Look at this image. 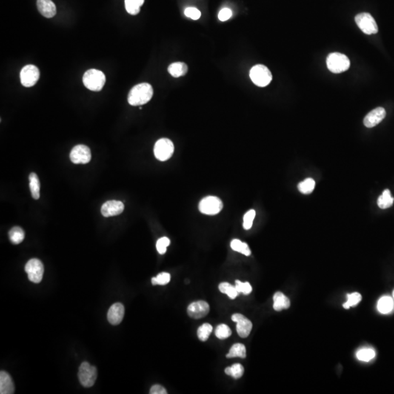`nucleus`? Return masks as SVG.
<instances>
[{"label":"nucleus","mask_w":394,"mask_h":394,"mask_svg":"<svg viewBox=\"0 0 394 394\" xmlns=\"http://www.w3.org/2000/svg\"><path fill=\"white\" fill-rule=\"evenodd\" d=\"M153 89L151 85L143 83L134 86L128 96V101L132 106L143 105L151 99Z\"/></svg>","instance_id":"nucleus-1"},{"label":"nucleus","mask_w":394,"mask_h":394,"mask_svg":"<svg viewBox=\"0 0 394 394\" xmlns=\"http://www.w3.org/2000/svg\"><path fill=\"white\" fill-rule=\"evenodd\" d=\"M83 82L89 90L99 92L105 84V75L101 71L91 69L85 72Z\"/></svg>","instance_id":"nucleus-2"},{"label":"nucleus","mask_w":394,"mask_h":394,"mask_svg":"<svg viewBox=\"0 0 394 394\" xmlns=\"http://www.w3.org/2000/svg\"><path fill=\"white\" fill-rule=\"evenodd\" d=\"M328 69L333 73H341L350 68V61L347 56L343 53H332L326 59Z\"/></svg>","instance_id":"nucleus-3"},{"label":"nucleus","mask_w":394,"mask_h":394,"mask_svg":"<svg viewBox=\"0 0 394 394\" xmlns=\"http://www.w3.org/2000/svg\"><path fill=\"white\" fill-rule=\"evenodd\" d=\"M250 77L253 84L259 87H265L270 84L272 80L270 70L262 64H257L252 67Z\"/></svg>","instance_id":"nucleus-4"},{"label":"nucleus","mask_w":394,"mask_h":394,"mask_svg":"<svg viewBox=\"0 0 394 394\" xmlns=\"http://www.w3.org/2000/svg\"><path fill=\"white\" fill-rule=\"evenodd\" d=\"M80 383L85 388H91L95 385L98 378V370L95 366L90 365L89 363L83 362L80 366L78 372Z\"/></svg>","instance_id":"nucleus-5"},{"label":"nucleus","mask_w":394,"mask_h":394,"mask_svg":"<svg viewBox=\"0 0 394 394\" xmlns=\"http://www.w3.org/2000/svg\"><path fill=\"white\" fill-rule=\"evenodd\" d=\"M355 21L358 28L366 35H370L378 33V24L375 18L369 13H359L355 16Z\"/></svg>","instance_id":"nucleus-6"},{"label":"nucleus","mask_w":394,"mask_h":394,"mask_svg":"<svg viewBox=\"0 0 394 394\" xmlns=\"http://www.w3.org/2000/svg\"><path fill=\"white\" fill-rule=\"evenodd\" d=\"M223 208V202L216 197L209 196L201 200L198 209L201 213L213 215L219 213Z\"/></svg>","instance_id":"nucleus-7"},{"label":"nucleus","mask_w":394,"mask_h":394,"mask_svg":"<svg viewBox=\"0 0 394 394\" xmlns=\"http://www.w3.org/2000/svg\"><path fill=\"white\" fill-rule=\"evenodd\" d=\"M173 143L167 138L158 140L154 146V155L157 159L165 161L169 159L174 153Z\"/></svg>","instance_id":"nucleus-8"},{"label":"nucleus","mask_w":394,"mask_h":394,"mask_svg":"<svg viewBox=\"0 0 394 394\" xmlns=\"http://www.w3.org/2000/svg\"><path fill=\"white\" fill-rule=\"evenodd\" d=\"M25 271L28 275L29 281L34 283H41L44 274V266L42 261L38 258L29 260L25 266Z\"/></svg>","instance_id":"nucleus-9"},{"label":"nucleus","mask_w":394,"mask_h":394,"mask_svg":"<svg viewBox=\"0 0 394 394\" xmlns=\"http://www.w3.org/2000/svg\"><path fill=\"white\" fill-rule=\"evenodd\" d=\"M21 83L24 87L35 86L40 78V70L36 66L29 64L23 67L20 72Z\"/></svg>","instance_id":"nucleus-10"},{"label":"nucleus","mask_w":394,"mask_h":394,"mask_svg":"<svg viewBox=\"0 0 394 394\" xmlns=\"http://www.w3.org/2000/svg\"><path fill=\"white\" fill-rule=\"evenodd\" d=\"M70 160L74 164H88L92 159V153L89 147L84 145H78L71 150Z\"/></svg>","instance_id":"nucleus-11"},{"label":"nucleus","mask_w":394,"mask_h":394,"mask_svg":"<svg viewBox=\"0 0 394 394\" xmlns=\"http://www.w3.org/2000/svg\"><path fill=\"white\" fill-rule=\"evenodd\" d=\"M232 320L237 323V332L240 338H246L250 335L253 328V324L250 320L239 313L234 314Z\"/></svg>","instance_id":"nucleus-12"},{"label":"nucleus","mask_w":394,"mask_h":394,"mask_svg":"<svg viewBox=\"0 0 394 394\" xmlns=\"http://www.w3.org/2000/svg\"><path fill=\"white\" fill-rule=\"evenodd\" d=\"M191 318L199 319L204 318L210 312L209 304L204 301H197L189 304L187 310Z\"/></svg>","instance_id":"nucleus-13"},{"label":"nucleus","mask_w":394,"mask_h":394,"mask_svg":"<svg viewBox=\"0 0 394 394\" xmlns=\"http://www.w3.org/2000/svg\"><path fill=\"white\" fill-rule=\"evenodd\" d=\"M386 116V111L383 107H377L366 115L364 124L366 127L372 128L379 124Z\"/></svg>","instance_id":"nucleus-14"},{"label":"nucleus","mask_w":394,"mask_h":394,"mask_svg":"<svg viewBox=\"0 0 394 394\" xmlns=\"http://www.w3.org/2000/svg\"><path fill=\"white\" fill-rule=\"evenodd\" d=\"M124 210V203L116 200L107 201L101 206V212L103 216L112 217L120 215Z\"/></svg>","instance_id":"nucleus-15"},{"label":"nucleus","mask_w":394,"mask_h":394,"mask_svg":"<svg viewBox=\"0 0 394 394\" xmlns=\"http://www.w3.org/2000/svg\"><path fill=\"white\" fill-rule=\"evenodd\" d=\"M125 313V308L121 303H115L107 312V320L110 324L116 326L121 324Z\"/></svg>","instance_id":"nucleus-16"},{"label":"nucleus","mask_w":394,"mask_h":394,"mask_svg":"<svg viewBox=\"0 0 394 394\" xmlns=\"http://www.w3.org/2000/svg\"><path fill=\"white\" fill-rule=\"evenodd\" d=\"M37 6L40 13L46 18H53L56 14V7L52 0H38Z\"/></svg>","instance_id":"nucleus-17"},{"label":"nucleus","mask_w":394,"mask_h":394,"mask_svg":"<svg viewBox=\"0 0 394 394\" xmlns=\"http://www.w3.org/2000/svg\"><path fill=\"white\" fill-rule=\"evenodd\" d=\"M15 386L11 377L7 372L1 371L0 372V394H14Z\"/></svg>","instance_id":"nucleus-18"},{"label":"nucleus","mask_w":394,"mask_h":394,"mask_svg":"<svg viewBox=\"0 0 394 394\" xmlns=\"http://www.w3.org/2000/svg\"><path fill=\"white\" fill-rule=\"evenodd\" d=\"M378 310L383 315L392 313L394 311V300L389 296H383L378 300Z\"/></svg>","instance_id":"nucleus-19"},{"label":"nucleus","mask_w":394,"mask_h":394,"mask_svg":"<svg viewBox=\"0 0 394 394\" xmlns=\"http://www.w3.org/2000/svg\"><path fill=\"white\" fill-rule=\"evenodd\" d=\"M273 308L276 311H281L290 307L291 302L286 296L282 292H277L273 296Z\"/></svg>","instance_id":"nucleus-20"},{"label":"nucleus","mask_w":394,"mask_h":394,"mask_svg":"<svg viewBox=\"0 0 394 394\" xmlns=\"http://www.w3.org/2000/svg\"><path fill=\"white\" fill-rule=\"evenodd\" d=\"M168 72L174 78H179L187 73L188 66L183 62H175L169 66Z\"/></svg>","instance_id":"nucleus-21"},{"label":"nucleus","mask_w":394,"mask_h":394,"mask_svg":"<svg viewBox=\"0 0 394 394\" xmlns=\"http://www.w3.org/2000/svg\"><path fill=\"white\" fill-rule=\"evenodd\" d=\"M29 188L31 194L35 199L40 198V190H41V183L38 175L35 173H31L29 175Z\"/></svg>","instance_id":"nucleus-22"},{"label":"nucleus","mask_w":394,"mask_h":394,"mask_svg":"<svg viewBox=\"0 0 394 394\" xmlns=\"http://www.w3.org/2000/svg\"><path fill=\"white\" fill-rule=\"evenodd\" d=\"M394 198L392 196L390 191L386 189L383 191V195L378 199V204L380 208L387 209L394 204Z\"/></svg>","instance_id":"nucleus-23"},{"label":"nucleus","mask_w":394,"mask_h":394,"mask_svg":"<svg viewBox=\"0 0 394 394\" xmlns=\"http://www.w3.org/2000/svg\"><path fill=\"white\" fill-rule=\"evenodd\" d=\"M9 238L13 244L18 245L22 243L25 238V233L21 228L15 226L10 229L8 233Z\"/></svg>","instance_id":"nucleus-24"},{"label":"nucleus","mask_w":394,"mask_h":394,"mask_svg":"<svg viewBox=\"0 0 394 394\" xmlns=\"http://www.w3.org/2000/svg\"><path fill=\"white\" fill-rule=\"evenodd\" d=\"M230 246L232 250L238 252V253L243 254V255H246V256H249V255L251 254L250 249L249 248L247 243H243V242L240 241V240L235 239L232 240V241L231 242Z\"/></svg>","instance_id":"nucleus-25"},{"label":"nucleus","mask_w":394,"mask_h":394,"mask_svg":"<svg viewBox=\"0 0 394 394\" xmlns=\"http://www.w3.org/2000/svg\"><path fill=\"white\" fill-rule=\"evenodd\" d=\"M145 0H125L126 10L129 14L137 15L141 11V7Z\"/></svg>","instance_id":"nucleus-26"},{"label":"nucleus","mask_w":394,"mask_h":394,"mask_svg":"<svg viewBox=\"0 0 394 394\" xmlns=\"http://www.w3.org/2000/svg\"><path fill=\"white\" fill-rule=\"evenodd\" d=\"M218 289H219L221 293L225 294L231 299H235L240 295L235 286H232L230 283H226V282H224V283H221V284H219Z\"/></svg>","instance_id":"nucleus-27"},{"label":"nucleus","mask_w":394,"mask_h":394,"mask_svg":"<svg viewBox=\"0 0 394 394\" xmlns=\"http://www.w3.org/2000/svg\"><path fill=\"white\" fill-rule=\"evenodd\" d=\"M228 358H236V357H240V358H245L246 357V348L244 345L240 344V343H237L234 345L230 350H229V353L226 355Z\"/></svg>","instance_id":"nucleus-28"},{"label":"nucleus","mask_w":394,"mask_h":394,"mask_svg":"<svg viewBox=\"0 0 394 394\" xmlns=\"http://www.w3.org/2000/svg\"><path fill=\"white\" fill-rule=\"evenodd\" d=\"M315 187V182L312 178H307L302 182L298 183V189L304 195H310Z\"/></svg>","instance_id":"nucleus-29"},{"label":"nucleus","mask_w":394,"mask_h":394,"mask_svg":"<svg viewBox=\"0 0 394 394\" xmlns=\"http://www.w3.org/2000/svg\"><path fill=\"white\" fill-rule=\"evenodd\" d=\"M225 373L235 379H239L244 374V367L240 364H233L232 366L226 368Z\"/></svg>","instance_id":"nucleus-30"},{"label":"nucleus","mask_w":394,"mask_h":394,"mask_svg":"<svg viewBox=\"0 0 394 394\" xmlns=\"http://www.w3.org/2000/svg\"><path fill=\"white\" fill-rule=\"evenodd\" d=\"M356 357L359 361L368 362V361H371V360L375 358V351L374 349L369 348V347H364V348L361 349V350L357 352Z\"/></svg>","instance_id":"nucleus-31"},{"label":"nucleus","mask_w":394,"mask_h":394,"mask_svg":"<svg viewBox=\"0 0 394 394\" xmlns=\"http://www.w3.org/2000/svg\"><path fill=\"white\" fill-rule=\"evenodd\" d=\"M212 332V326L210 324H204L198 328L197 335L201 341L205 342L208 340Z\"/></svg>","instance_id":"nucleus-32"},{"label":"nucleus","mask_w":394,"mask_h":394,"mask_svg":"<svg viewBox=\"0 0 394 394\" xmlns=\"http://www.w3.org/2000/svg\"><path fill=\"white\" fill-rule=\"evenodd\" d=\"M347 300L345 304H343V307L345 309H349L351 307H355L358 305V303L362 299V296L359 293H352L351 295H347Z\"/></svg>","instance_id":"nucleus-33"},{"label":"nucleus","mask_w":394,"mask_h":394,"mask_svg":"<svg viewBox=\"0 0 394 394\" xmlns=\"http://www.w3.org/2000/svg\"><path fill=\"white\" fill-rule=\"evenodd\" d=\"M232 335L230 328L226 324H220L217 326L215 330V336L220 340H224Z\"/></svg>","instance_id":"nucleus-34"},{"label":"nucleus","mask_w":394,"mask_h":394,"mask_svg":"<svg viewBox=\"0 0 394 394\" xmlns=\"http://www.w3.org/2000/svg\"><path fill=\"white\" fill-rule=\"evenodd\" d=\"M170 279L171 276L169 273H167V272H161V273L158 274L155 278H152L151 283L153 286H157V285L165 286V285L168 284Z\"/></svg>","instance_id":"nucleus-35"},{"label":"nucleus","mask_w":394,"mask_h":394,"mask_svg":"<svg viewBox=\"0 0 394 394\" xmlns=\"http://www.w3.org/2000/svg\"><path fill=\"white\" fill-rule=\"evenodd\" d=\"M235 287H236L237 290L239 292V294H243L244 295H250L252 292V290H253L251 285L248 282L243 283V282L238 281V280L235 281Z\"/></svg>","instance_id":"nucleus-36"},{"label":"nucleus","mask_w":394,"mask_h":394,"mask_svg":"<svg viewBox=\"0 0 394 394\" xmlns=\"http://www.w3.org/2000/svg\"><path fill=\"white\" fill-rule=\"evenodd\" d=\"M255 217V211L254 210H249L246 212L243 218V227L246 230H249L251 229L253 226L254 218Z\"/></svg>","instance_id":"nucleus-37"},{"label":"nucleus","mask_w":394,"mask_h":394,"mask_svg":"<svg viewBox=\"0 0 394 394\" xmlns=\"http://www.w3.org/2000/svg\"><path fill=\"white\" fill-rule=\"evenodd\" d=\"M169 244H170V240L166 237L158 240L156 243V249L158 253L161 254V255L165 253L167 251V247H168Z\"/></svg>","instance_id":"nucleus-38"},{"label":"nucleus","mask_w":394,"mask_h":394,"mask_svg":"<svg viewBox=\"0 0 394 394\" xmlns=\"http://www.w3.org/2000/svg\"><path fill=\"white\" fill-rule=\"evenodd\" d=\"M184 13L186 17L193 20H198L201 17V12L196 7H187Z\"/></svg>","instance_id":"nucleus-39"},{"label":"nucleus","mask_w":394,"mask_h":394,"mask_svg":"<svg viewBox=\"0 0 394 394\" xmlns=\"http://www.w3.org/2000/svg\"><path fill=\"white\" fill-rule=\"evenodd\" d=\"M232 16V11L231 9L227 8H223L221 11L219 12L218 13V18H219L220 21H226L227 20H229L231 17Z\"/></svg>","instance_id":"nucleus-40"},{"label":"nucleus","mask_w":394,"mask_h":394,"mask_svg":"<svg viewBox=\"0 0 394 394\" xmlns=\"http://www.w3.org/2000/svg\"><path fill=\"white\" fill-rule=\"evenodd\" d=\"M150 394H167V392L164 387L160 385H154L152 386L150 391Z\"/></svg>","instance_id":"nucleus-41"},{"label":"nucleus","mask_w":394,"mask_h":394,"mask_svg":"<svg viewBox=\"0 0 394 394\" xmlns=\"http://www.w3.org/2000/svg\"><path fill=\"white\" fill-rule=\"evenodd\" d=\"M393 298H394V292H393Z\"/></svg>","instance_id":"nucleus-42"}]
</instances>
